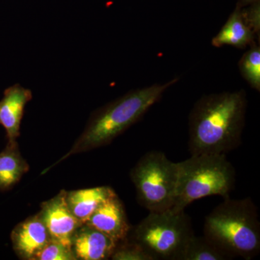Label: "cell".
Returning a JSON list of instances; mask_svg holds the SVG:
<instances>
[{"label":"cell","mask_w":260,"mask_h":260,"mask_svg":"<svg viewBox=\"0 0 260 260\" xmlns=\"http://www.w3.org/2000/svg\"><path fill=\"white\" fill-rule=\"evenodd\" d=\"M247 98L244 90L205 95L195 103L189 115L191 155L223 154L242 143Z\"/></svg>","instance_id":"cell-1"},{"label":"cell","mask_w":260,"mask_h":260,"mask_svg":"<svg viewBox=\"0 0 260 260\" xmlns=\"http://www.w3.org/2000/svg\"><path fill=\"white\" fill-rule=\"evenodd\" d=\"M179 78L166 83H155L144 88L135 89L94 113L83 134L71 150L58 162L73 154L88 151L109 144L116 137L138 122L166 91L179 81Z\"/></svg>","instance_id":"cell-2"},{"label":"cell","mask_w":260,"mask_h":260,"mask_svg":"<svg viewBox=\"0 0 260 260\" xmlns=\"http://www.w3.org/2000/svg\"><path fill=\"white\" fill-rule=\"evenodd\" d=\"M204 236L232 258L255 257L260 251V223L254 202L225 198L205 218Z\"/></svg>","instance_id":"cell-3"},{"label":"cell","mask_w":260,"mask_h":260,"mask_svg":"<svg viewBox=\"0 0 260 260\" xmlns=\"http://www.w3.org/2000/svg\"><path fill=\"white\" fill-rule=\"evenodd\" d=\"M177 164V192L171 208L174 212L183 211L193 202L206 197L229 198L234 189L235 169L226 155H193Z\"/></svg>","instance_id":"cell-4"},{"label":"cell","mask_w":260,"mask_h":260,"mask_svg":"<svg viewBox=\"0 0 260 260\" xmlns=\"http://www.w3.org/2000/svg\"><path fill=\"white\" fill-rule=\"evenodd\" d=\"M194 234L191 219L184 212H149L128 239L139 244L153 260H182L186 244Z\"/></svg>","instance_id":"cell-5"},{"label":"cell","mask_w":260,"mask_h":260,"mask_svg":"<svg viewBox=\"0 0 260 260\" xmlns=\"http://www.w3.org/2000/svg\"><path fill=\"white\" fill-rule=\"evenodd\" d=\"M140 204L149 212L165 211L174 203L178 182V164L160 151L148 152L132 169Z\"/></svg>","instance_id":"cell-6"},{"label":"cell","mask_w":260,"mask_h":260,"mask_svg":"<svg viewBox=\"0 0 260 260\" xmlns=\"http://www.w3.org/2000/svg\"><path fill=\"white\" fill-rule=\"evenodd\" d=\"M67 191L61 190L54 198L44 202L39 215L45 224L51 240L72 248V239L83 223L75 218L68 206Z\"/></svg>","instance_id":"cell-7"},{"label":"cell","mask_w":260,"mask_h":260,"mask_svg":"<svg viewBox=\"0 0 260 260\" xmlns=\"http://www.w3.org/2000/svg\"><path fill=\"white\" fill-rule=\"evenodd\" d=\"M86 224L111 238L116 244L127 238L132 228L124 205L116 194L100 205Z\"/></svg>","instance_id":"cell-8"},{"label":"cell","mask_w":260,"mask_h":260,"mask_svg":"<svg viewBox=\"0 0 260 260\" xmlns=\"http://www.w3.org/2000/svg\"><path fill=\"white\" fill-rule=\"evenodd\" d=\"M51 240L39 214L18 224L11 233L13 249L23 259L34 260L38 253Z\"/></svg>","instance_id":"cell-9"},{"label":"cell","mask_w":260,"mask_h":260,"mask_svg":"<svg viewBox=\"0 0 260 260\" xmlns=\"http://www.w3.org/2000/svg\"><path fill=\"white\" fill-rule=\"evenodd\" d=\"M31 99V90L20 84L12 85L5 90L0 101V124L6 131L8 143H15L20 136L24 109Z\"/></svg>","instance_id":"cell-10"},{"label":"cell","mask_w":260,"mask_h":260,"mask_svg":"<svg viewBox=\"0 0 260 260\" xmlns=\"http://www.w3.org/2000/svg\"><path fill=\"white\" fill-rule=\"evenodd\" d=\"M116 243L97 229L84 223L72 239V249L77 259L104 260L111 258Z\"/></svg>","instance_id":"cell-11"},{"label":"cell","mask_w":260,"mask_h":260,"mask_svg":"<svg viewBox=\"0 0 260 260\" xmlns=\"http://www.w3.org/2000/svg\"><path fill=\"white\" fill-rule=\"evenodd\" d=\"M257 39L243 15L242 7L237 5L220 31L212 39L211 44L217 48L229 45L244 49Z\"/></svg>","instance_id":"cell-12"},{"label":"cell","mask_w":260,"mask_h":260,"mask_svg":"<svg viewBox=\"0 0 260 260\" xmlns=\"http://www.w3.org/2000/svg\"><path fill=\"white\" fill-rule=\"evenodd\" d=\"M116 194L109 186L67 191L66 200L70 210L82 223H86L95 210L105 200Z\"/></svg>","instance_id":"cell-13"},{"label":"cell","mask_w":260,"mask_h":260,"mask_svg":"<svg viewBox=\"0 0 260 260\" xmlns=\"http://www.w3.org/2000/svg\"><path fill=\"white\" fill-rule=\"evenodd\" d=\"M28 170V162L19 151L17 142L8 143L0 153V190L11 188Z\"/></svg>","instance_id":"cell-14"},{"label":"cell","mask_w":260,"mask_h":260,"mask_svg":"<svg viewBox=\"0 0 260 260\" xmlns=\"http://www.w3.org/2000/svg\"><path fill=\"white\" fill-rule=\"evenodd\" d=\"M232 256L204 237L191 236L186 244L182 260H225Z\"/></svg>","instance_id":"cell-15"},{"label":"cell","mask_w":260,"mask_h":260,"mask_svg":"<svg viewBox=\"0 0 260 260\" xmlns=\"http://www.w3.org/2000/svg\"><path fill=\"white\" fill-rule=\"evenodd\" d=\"M254 42L239 62V71L251 88L260 91V47Z\"/></svg>","instance_id":"cell-16"},{"label":"cell","mask_w":260,"mask_h":260,"mask_svg":"<svg viewBox=\"0 0 260 260\" xmlns=\"http://www.w3.org/2000/svg\"><path fill=\"white\" fill-rule=\"evenodd\" d=\"M111 259L114 260H153L136 242L126 238L117 243Z\"/></svg>","instance_id":"cell-17"},{"label":"cell","mask_w":260,"mask_h":260,"mask_svg":"<svg viewBox=\"0 0 260 260\" xmlns=\"http://www.w3.org/2000/svg\"><path fill=\"white\" fill-rule=\"evenodd\" d=\"M72 248L51 240L39 251L34 260H76Z\"/></svg>","instance_id":"cell-18"},{"label":"cell","mask_w":260,"mask_h":260,"mask_svg":"<svg viewBox=\"0 0 260 260\" xmlns=\"http://www.w3.org/2000/svg\"><path fill=\"white\" fill-rule=\"evenodd\" d=\"M242 13L246 22L252 29L258 39L260 32V2L242 8Z\"/></svg>","instance_id":"cell-19"},{"label":"cell","mask_w":260,"mask_h":260,"mask_svg":"<svg viewBox=\"0 0 260 260\" xmlns=\"http://www.w3.org/2000/svg\"><path fill=\"white\" fill-rule=\"evenodd\" d=\"M258 2H260V0H237V5L242 8H245L246 6L258 3Z\"/></svg>","instance_id":"cell-20"}]
</instances>
